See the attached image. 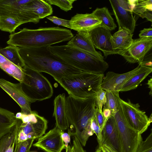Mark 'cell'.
<instances>
[{
  "instance_id": "cell-1",
  "label": "cell",
  "mask_w": 152,
  "mask_h": 152,
  "mask_svg": "<svg viewBox=\"0 0 152 152\" xmlns=\"http://www.w3.org/2000/svg\"><path fill=\"white\" fill-rule=\"evenodd\" d=\"M19 53L25 65L40 72L49 74L58 83L64 77L84 72L53 53L50 46L19 48Z\"/></svg>"
},
{
  "instance_id": "cell-2",
  "label": "cell",
  "mask_w": 152,
  "mask_h": 152,
  "mask_svg": "<svg viewBox=\"0 0 152 152\" xmlns=\"http://www.w3.org/2000/svg\"><path fill=\"white\" fill-rule=\"evenodd\" d=\"M66 103L68 133L76 137L85 146L89 137L94 134L91 122L96 110L95 96L80 98L69 95L66 97Z\"/></svg>"
},
{
  "instance_id": "cell-3",
  "label": "cell",
  "mask_w": 152,
  "mask_h": 152,
  "mask_svg": "<svg viewBox=\"0 0 152 152\" xmlns=\"http://www.w3.org/2000/svg\"><path fill=\"white\" fill-rule=\"evenodd\" d=\"M73 37L70 30L58 27L37 29L23 28L11 34L7 43L19 48L40 47L69 40Z\"/></svg>"
},
{
  "instance_id": "cell-4",
  "label": "cell",
  "mask_w": 152,
  "mask_h": 152,
  "mask_svg": "<svg viewBox=\"0 0 152 152\" xmlns=\"http://www.w3.org/2000/svg\"><path fill=\"white\" fill-rule=\"evenodd\" d=\"M51 51L68 63L82 71L103 74L109 66L99 59L79 49L67 45L50 46Z\"/></svg>"
},
{
  "instance_id": "cell-5",
  "label": "cell",
  "mask_w": 152,
  "mask_h": 152,
  "mask_svg": "<svg viewBox=\"0 0 152 152\" xmlns=\"http://www.w3.org/2000/svg\"><path fill=\"white\" fill-rule=\"evenodd\" d=\"M104 77L103 74L83 72L64 77L58 83L69 95L86 98L95 96Z\"/></svg>"
},
{
  "instance_id": "cell-6",
  "label": "cell",
  "mask_w": 152,
  "mask_h": 152,
  "mask_svg": "<svg viewBox=\"0 0 152 152\" xmlns=\"http://www.w3.org/2000/svg\"><path fill=\"white\" fill-rule=\"evenodd\" d=\"M24 77L22 85L24 91L32 102L50 98L53 90L49 81L40 72L25 65L23 68Z\"/></svg>"
},
{
  "instance_id": "cell-7",
  "label": "cell",
  "mask_w": 152,
  "mask_h": 152,
  "mask_svg": "<svg viewBox=\"0 0 152 152\" xmlns=\"http://www.w3.org/2000/svg\"><path fill=\"white\" fill-rule=\"evenodd\" d=\"M48 123L46 119L35 111L28 114L22 113L20 119H17L16 125L15 141L20 142L39 138L45 134Z\"/></svg>"
},
{
  "instance_id": "cell-8",
  "label": "cell",
  "mask_w": 152,
  "mask_h": 152,
  "mask_svg": "<svg viewBox=\"0 0 152 152\" xmlns=\"http://www.w3.org/2000/svg\"><path fill=\"white\" fill-rule=\"evenodd\" d=\"M113 116L118 127L123 152H135L142 140L141 135L128 123L120 105Z\"/></svg>"
},
{
  "instance_id": "cell-9",
  "label": "cell",
  "mask_w": 152,
  "mask_h": 152,
  "mask_svg": "<svg viewBox=\"0 0 152 152\" xmlns=\"http://www.w3.org/2000/svg\"><path fill=\"white\" fill-rule=\"evenodd\" d=\"M120 103L123 113L128 123L141 135L151 124L145 112L140 110L138 103H133L129 99L126 102L121 99Z\"/></svg>"
},
{
  "instance_id": "cell-10",
  "label": "cell",
  "mask_w": 152,
  "mask_h": 152,
  "mask_svg": "<svg viewBox=\"0 0 152 152\" xmlns=\"http://www.w3.org/2000/svg\"><path fill=\"white\" fill-rule=\"evenodd\" d=\"M53 12L51 6L45 0H30L23 6L19 17L25 23L31 22L36 24Z\"/></svg>"
},
{
  "instance_id": "cell-11",
  "label": "cell",
  "mask_w": 152,
  "mask_h": 152,
  "mask_svg": "<svg viewBox=\"0 0 152 152\" xmlns=\"http://www.w3.org/2000/svg\"><path fill=\"white\" fill-rule=\"evenodd\" d=\"M152 37H141L133 39L126 50H120L119 55L130 63L142 62L146 54L151 49Z\"/></svg>"
},
{
  "instance_id": "cell-12",
  "label": "cell",
  "mask_w": 152,
  "mask_h": 152,
  "mask_svg": "<svg viewBox=\"0 0 152 152\" xmlns=\"http://www.w3.org/2000/svg\"><path fill=\"white\" fill-rule=\"evenodd\" d=\"M0 87L18 104L22 113L28 114L32 113L31 105L32 102L24 91L21 83H13L0 78Z\"/></svg>"
},
{
  "instance_id": "cell-13",
  "label": "cell",
  "mask_w": 152,
  "mask_h": 152,
  "mask_svg": "<svg viewBox=\"0 0 152 152\" xmlns=\"http://www.w3.org/2000/svg\"><path fill=\"white\" fill-rule=\"evenodd\" d=\"M63 132L55 126L39 138L33 145L46 152H61L63 149L66 148L61 136Z\"/></svg>"
},
{
  "instance_id": "cell-14",
  "label": "cell",
  "mask_w": 152,
  "mask_h": 152,
  "mask_svg": "<svg viewBox=\"0 0 152 152\" xmlns=\"http://www.w3.org/2000/svg\"><path fill=\"white\" fill-rule=\"evenodd\" d=\"M88 33L94 48L101 50L105 58L111 55L119 54L120 50L112 49L110 41L112 35L110 31L99 26Z\"/></svg>"
},
{
  "instance_id": "cell-15",
  "label": "cell",
  "mask_w": 152,
  "mask_h": 152,
  "mask_svg": "<svg viewBox=\"0 0 152 152\" xmlns=\"http://www.w3.org/2000/svg\"><path fill=\"white\" fill-rule=\"evenodd\" d=\"M140 67L139 65L134 69L121 74L107 72L102 80L100 88L105 91L120 92L122 86L138 71Z\"/></svg>"
},
{
  "instance_id": "cell-16",
  "label": "cell",
  "mask_w": 152,
  "mask_h": 152,
  "mask_svg": "<svg viewBox=\"0 0 152 152\" xmlns=\"http://www.w3.org/2000/svg\"><path fill=\"white\" fill-rule=\"evenodd\" d=\"M102 144H107L117 152H123L122 144L113 115L106 121L102 131Z\"/></svg>"
},
{
  "instance_id": "cell-17",
  "label": "cell",
  "mask_w": 152,
  "mask_h": 152,
  "mask_svg": "<svg viewBox=\"0 0 152 152\" xmlns=\"http://www.w3.org/2000/svg\"><path fill=\"white\" fill-rule=\"evenodd\" d=\"M101 20L96 18L92 13H77L70 20L71 29L77 32H88L93 29L100 26Z\"/></svg>"
},
{
  "instance_id": "cell-18",
  "label": "cell",
  "mask_w": 152,
  "mask_h": 152,
  "mask_svg": "<svg viewBox=\"0 0 152 152\" xmlns=\"http://www.w3.org/2000/svg\"><path fill=\"white\" fill-rule=\"evenodd\" d=\"M67 45L79 49L99 59L104 60V56L99 51H96L88 32H78L68 42Z\"/></svg>"
},
{
  "instance_id": "cell-19",
  "label": "cell",
  "mask_w": 152,
  "mask_h": 152,
  "mask_svg": "<svg viewBox=\"0 0 152 152\" xmlns=\"http://www.w3.org/2000/svg\"><path fill=\"white\" fill-rule=\"evenodd\" d=\"M113 13L118 26V29L125 28L133 34L136 21L132 12L126 10L119 5L118 0H110Z\"/></svg>"
},
{
  "instance_id": "cell-20",
  "label": "cell",
  "mask_w": 152,
  "mask_h": 152,
  "mask_svg": "<svg viewBox=\"0 0 152 152\" xmlns=\"http://www.w3.org/2000/svg\"><path fill=\"white\" fill-rule=\"evenodd\" d=\"M66 97L64 94L56 96L54 101L53 116L56 121V125L61 131L68 128V122L66 115Z\"/></svg>"
},
{
  "instance_id": "cell-21",
  "label": "cell",
  "mask_w": 152,
  "mask_h": 152,
  "mask_svg": "<svg viewBox=\"0 0 152 152\" xmlns=\"http://www.w3.org/2000/svg\"><path fill=\"white\" fill-rule=\"evenodd\" d=\"M17 121L13 112L0 107V140L4 136L13 131Z\"/></svg>"
},
{
  "instance_id": "cell-22",
  "label": "cell",
  "mask_w": 152,
  "mask_h": 152,
  "mask_svg": "<svg viewBox=\"0 0 152 152\" xmlns=\"http://www.w3.org/2000/svg\"><path fill=\"white\" fill-rule=\"evenodd\" d=\"M152 71V68L140 65L138 71L124 85L120 91H127L136 89Z\"/></svg>"
},
{
  "instance_id": "cell-23",
  "label": "cell",
  "mask_w": 152,
  "mask_h": 152,
  "mask_svg": "<svg viewBox=\"0 0 152 152\" xmlns=\"http://www.w3.org/2000/svg\"><path fill=\"white\" fill-rule=\"evenodd\" d=\"M30 0H0V15L13 14L18 16L24 5Z\"/></svg>"
},
{
  "instance_id": "cell-24",
  "label": "cell",
  "mask_w": 152,
  "mask_h": 152,
  "mask_svg": "<svg viewBox=\"0 0 152 152\" xmlns=\"http://www.w3.org/2000/svg\"><path fill=\"white\" fill-rule=\"evenodd\" d=\"M0 68L22 83L24 77L23 68L16 66L0 53Z\"/></svg>"
},
{
  "instance_id": "cell-25",
  "label": "cell",
  "mask_w": 152,
  "mask_h": 152,
  "mask_svg": "<svg viewBox=\"0 0 152 152\" xmlns=\"http://www.w3.org/2000/svg\"><path fill=\"white\" fill-rule=\"evenodd\" d=\"M25 23L18 16L13 14L0 15V29L11 33L21 24Z\"/></svg>"
},
{
  "instance_id": "cell-26",
  "label": "cell",
  "mask_w": 152,
  "mask_h": 152,
  "mask_svg": "<svg viewBox=\"0 0 152 152\" xmlns=\"http://www.w3.org/2000/svg\"><path fill=\"white\" fill-rule=\"evenodd\" d=\"M0 53L12 63L21 68L25 64L19 53V47L9 45L4 48H0Z\"/></svg>"
},
{
  "instance_id": "cell-27",
  "label": "cell",
  "mask_w": 152,
  "mask_h": 152,
  "mask_svg": "<svg viewBox=\"0 0 152 152\" xmlns=\"http://www.w3.org/2000/svg\"><path fill=\"white\" fill-rule=\"evenodd\" d=\"M92 13L102 21L100 26L111 31L115 29L116 25L108 9L106 7L97 8Z\"/></svg>"
},
{
  "instance_id": "cell-28",
  "label": "cell",
  "mask_w": 152,
  "mask_h": 152,
  "mask_svg": "<svg viewBox=\"0 0 152 152\" xmlns=\"http://www.w3.org/2000/svg\"><path fill=\"white\" fill-rule=\"evenodd\" d=\"M106 98V103L103 106L109 109L113 115L118 111L120 105L121 98L118 91H105Z\"/></svg>"
},
{
  "instance_id": "cell-29",
  "label": "cell",
  "mask_w": 152,
  "mask_h": 152,
  "mask_svg": "<svg viewBox=\"0 0 152 152\" xmlns=\"http://www.w3.org/2000/svg\"><path fill=\"white\" fill-rule=\"evenodd\" d=\"M132 37H123L112 35L110 38L112 49L115 50L127 49L132 43L133 40Z\"/></svg>"
},
{
  "instance_id": "cell-30",
  "label": "cell",
  "mask_w": 152,
  "mask_h": 152,
  "mask_svg": "<svg viewBox=\"0 0 152 152\" xmlns=\"http://www.w3.org/2000/svg\"><path fill=\"white\" fill-rule=\"evenodd\" d=\"M132 12L140 17L146 11H152V0H132Z\"/></svg>"
},
{
  "instance_id": "cell-31",
  "label": "cell",
  "mask_w": 152,
  "mask_h": 152,
  "mask_svg": "<svg viewBox=\"0 0 152 152\" xmlns=\"http://www.w3.org/2000/svg\"><path fill=\"white\" fill-rule=\"evenodd\" d=\"M15 128L13 131L3 137L0 140V152H5L15 139Z\"/></svg>"
},
{
  "instance_id": "cell-32",
  "label": "cell",
  "mask_w": 152,
  "mask_h": 152,
  "mask_svg": "<svg viewBox=\"0 0 152 152\" xmlns=\"http://www.w3.org/2000/svg\"><path fill=\"white\" fill-rule=\"evenodd\" d=\"M50 4L56 5L62 10L67 12L73 8L72 4L76 0H45Z\"/></svg>"
},
{
  "instance_id": "cell-33",
  "label": "cell",
  "mask_w": 152,
  "mask_h": 152,
  "mask_svg": "<svg viewBox=\"0 0 152 152\" xmlns=\"http://www.w3.org/2000/svg\"><path fill=\"white\" fill-rule=\"evenodd\" d=\"M135 152H152V130L145 140L141 141Z\"/></svg>"
},
{
  "instance_id": "cell-34",
  "label": "cell",
  "mask_w": 152,
  "mask_h": 152,
  "mask_svg": "<svg viewBox=\"0 0 152 152\" xmlns=\"http://www.w3.org/2000/svg\"><path fill=\"white\" fill-rule=\"evenodd\" d=\"M106 91L100 88L95 95V107L101 113H102V107L106 103Z\"/></svg>"
},
{
  "instance_id": "cell-35",
  "label": "cell",
  "mask_w": 152,
  "mask_h": 152,
  "mask_svg": "<svg viewBox=\"0 0 152 152\" xmlns=\"http://www.w3.org/2000/svg\"><path fill=\"white\" fill-rule=\"evenodd\" d=\"M35 139H29L22 142L15 141L14 152H29Z\"/></svg>"
},
{
  "instance_id": "cell-36",
  "label": "cell",
  "mask_w": 152,
  "mask_h": 152,
  "mask_svg": "<svg viewBox=\"0 0 152 152\" xmlns=\"http://www.w3.org/2000/svg\"><path fill=\"white\" fill-rule=\"evenodd\" d=\"M91 127L96 136L99 146H101L102 144V131L94 115L91 120Z\"/></svg>"
},
{
  "instance_id": "cell-37",
  "label": "cell",
  "mask_w": 152,
  "mask_h": 152,
  "mask_svg": "<svg viewBox=\"0 0 152 152\" xmlns=\"http://www.w3.org/2000/svg\"><path fill=\"white\" fill-rule=\"evenodd\" d=\"M46 18L56 25L71 28L69 20L60 18L55 16H48Z\"/></svg>"
},
{
  "instance_id": "cell-38",
  "label": "cell",
  "mask_w": 152,
  "mask_h": 152,
  "mask_svg": "<svg viewBox=\"0 0 152 152\" xmlns=\"http://www.w3.org/2000/svg\"><path fill=\"white\" fill-rule=\"evenodd\" d=\"M94 115L102 131V129L106 122L103 113H101L99 109L96 108Z\"/></svg>"
},
{
  "instance_id": "cell-39",
  "label": "cell",
  "mask_w": 152,
  "mask_h": 152,
  "mask_svg": "<svg viewBox=\"0 0 152 152\" xmlns=\"http://www.w3.org/2000/svg\"><path fill=\"white\" fill-rule=\"evenodd\" d=\"M119 5L124 9L132 12L133 4L132 0H118Z\"/></svg>"
},
{
  "instance_id": "cell-40",
  "label": "cell",
  "mask_w": 152,
  "mask_h": 152,
  "mask_svg": "<svg viewBox=\"0 0 152 152\" xmlns=\"http://www.w3.org/2000/svg\"><path fill=\"white\" fill-rule=\"evenodd\" d=\"M133 34L128 29L125 28L118 29V30L113 36H121L123 37H132Z\"/></svg>"
},
{
  "instance_id": "cell-41",
  "label": "cell",
  "mask_w": 152,
  "mask_h": 152,
  "mask_svg": "<svg viewBox=\"0 0 152 152\" xmlns=\"http://www.w3.org/2000/svg\"><path fill=\"white\" fill-rule=\"evenodd\" d=\"M140 38L152 37V28H144L141 30L139 35Z\"/></svg>"
},
{
  "instance_id": "cell-42",
  "label": "cell",
  "mask_w": 152,
  "mask_h": 152,
  "mask_svg": "<svg viewBox=\"0 0 152 152\" xmlns=\"http://www.w3.org/2000/svg\"><path fill=\"white\" fill-rule=\"evenodd\" d=\"M102 111V113L105 118L106 122L111 116L113 115L112 111L107 107L104 106Z\"/></svg>"
},
{
  "instance_id": "cell-43",
  "label": "cell",
  "mask_w": 152,
  "mask_h": 152,
  "mask_svg": "<svg viewBox=\"0 0 152 152\" xmlns=\"http://www.w3.org/2000/svg\"><path fill=\"white\" fill-rule=\"evenodd\" d=\"M61 136L63 141L65 143V145L66 148L68 146V143L70 142V136L68 133L63 132L62 133Z\"/></svg>"
},
{
  "instance_id": "cell-44",
  "label": "cell",
  "mask_w": 152,
  "mask_h": 152,
  "mask_svg": "<svg viewBox=\"0 0 152 152\" xmlns=\"http://www.w3.org/2000/svg\"><path fill=\"white\" fill-rule=\"evenodd\" d=\"M99 147H100L102 152H117L111 146L106 144H103Z\"/></svg>"
},
{
  "instance_id": "cell-45",
  "label": "cell",
  "mask_w": 152,
  "mask_h": 152,
  "mask_svg": "<svg viewBox=\"0 0 152 152\" xmlns=\"http://www.w3.org/2000/svg\"><path fill=\"white\" fill-rule=\"evenodd\" d=\"M142 18H146L148 21L152 22V11H148L145 12L141 16Z\"/></svg>"
},
{
  "instance_id": "cell-46",
  "label": "cell",
  "mask_w": 152,
  "mask_h": 152,
  "mask_svg": "<svg viewBox=\"0 0 152 152\" xmlns=\"http://www.w3.org/2000/svg\"><path fill=\"white\" fill-rule=\"evenodd\" d=\"M147 84L148 86V88L150 89V91L149 93L150 95H152V78H151L148 80Z\"/></svg>"
},
{
  "instance_id": "cell-47",
  "label": "cell",
  "mask_w": 152,
  "mask_h": 152,
  "mask_svg": "<svg viewBox=\"0 0 152 152\" xmlns=\"http://www.w3.org/2000/svg\"><path fill=\"white\" fill-rule=\"evenodd\" d=\"M15 139L12 144L9 146L5 152H13L15 144Z\"/></svg>"
},
{
  "instance_id": "cell-48",
  "label": "cell",
  "mask_w": 152,
  "mask_h": 152,
  "mask_svg": "<svg viewBox=\"0 0 152 152\" xmlns=\"http://www.w3.org/2000/svg\"><path fill=\"white\" fill-rule=\"evenodd\" d=\"M22 113L21 112H18L15 115V117L17 119H20L22 115Z\"/></svg>"
},
{
  "instance_id": "cell-49",
  "label": "cell",
  "mask_w": 152,
  "mask_h": 152,
  "mask_svg": "<svg viewBox=\"0 0 152 152\" xmlns=\"http://www.w3.org/2000/svg\"><path fill=\"white\" fill-rule=\"evenodd\" d=\"M66 149V152H72V148L69 145H68Z\"/></svg>"
},
{
  "instance_id": "cell-50",
  "label": "cell",
  "mask_w": 152,
  "mask_h": 152,
  "mask_svg": "<svg viewBox=\"0 0 152 152\" xmlns=\"http://www.w3.org/2000/svg\"><path fill=\"white\" fill-rule=\"evenodd\" d=\"M95 152H102V151L100 147H99L96 150Z\"/></svg>"
},
{
  "instance_id": "cell-51",
  "label": "cell",
  "mask_w": 152,
  "mask_h": 152,
  "mask_svg": "<svg viewBox=\"0 0 152 152\" xmlns=\"http://www.w3.org/2000/svg\"><path fill=\"white\" fill-rule=\"evenodd\" d=\"M152 114H151L150 117L149 118V121L151 123L152 122Z\"/></svg>"
},
{
  "instance_id": "cell-52",
  "label": "cell",
  "mask_w": 152,
  "mask_h": 152,
  "mask_svg": "<svg viewBox=\"0 0 152 152\" xmlns=\"http://www.w3.org/2000/svg\"><path fill=\"white\" fill-rule=\"evenodd\" d=\"M72 152H75L73 146H72Z\"/></svg>"
},
{
  "instance_id": "cell-53",
  "label": "cell",
  "mask_w": 152,
  "mask_h": 152,
  "mask_svg": "<svg viewBox=\"0 0 152 152\" xmlns=\"http://www.w3.org/2000/svg\"></svg>"
}]
</instances>
